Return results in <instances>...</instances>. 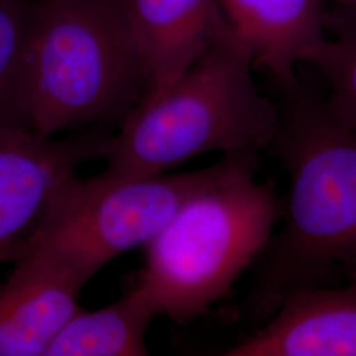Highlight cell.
<instances>
[{"mask_svg":"<svg viewBox=\"0 0 356 356\" xmlns=\"http://www.w3.org/2000/svg\"><path fill=\"white\" fill-rule=\"evenodd\" d=\"M284 92L269 149L288 176V193L251 296L257 316L338 270L356 282V134L301 85Z\"/></svg>","mask_w":356,"mask_h":356,"instance_id":"6da1fadb","label":"cell"},{"mask_svg":"<svg viewBox=\"0 0 356 356\" xmlns=\"http://www.w3.org/2000/svg\"><path fill=\"white\" fill-rule=\"evenodd\" d=\"M254 69L251 51L229 28L173 83L128 113L110 136L104 170L148 176L204 153L269 149L280 104L261 94Z\"/></svg>","mask_w":356,"mask_h":356,"instance_id":"7a4b0ae2","label":"cell"},{"mask_svg":"<svg viewBox=\"0 0 356 356\" xmlns=\"http://www.w3.org/2000/svg\"><path fill=\"white\" fill-rule=\"evenodd\" d=\"M148 76L118 0H32L23 127L42 139L123 122Z\"/></svg>","mask_w":356,"mask_h":356,"instance_id":"3957f363","label":"cell"},{"mask_svg":"<svg viewBox=\"0 0 356 356\" xmlns=\"http://www.w3.org/2000/svg\"><path fill=\"white\" fill-rule=\"evenodd\" d=\"M257 152L229 153L225 170L194 193L151 242L138 285L159 314L185 323L229 293L261 256L280 220L273 181H257Z\"/></svg>","mask_w":356,"mask_h":356,"instance_id":"277c9868","label":"cell"},{"mask_svg":"<svg viewBox=\"0 0 356 356\" xmlns=\"http://www.w3.org/2000/svg\"><path fill=\"white\" fill-rule=\"evenodd\" d=\"M227 163L225 154L216 165L186 173L123 176L103 170L91 178L74 177L31 248L49 252L88 282L116 256L151 242Z\"/></svg>","mask_w":356,"mask_h":356,"instance_id":"5b68a950","label":"cell"},{"mask_svg":"<svg viewBox=\"0 0 356 356\" xmlns=\"http://www.w3.org/2000/svg\"><path fill=\"white\" fill-rule=\"evenodd\" d=\"M110 136L56 140L0 131V264L19 260L81 164L103 157Z\"/></svg>","mask_w":356,"mask_h":356,"instance_id":"8992f818","label":"cell"},{"mask_svg":"<svg viewBox=\"0 0 356 356\" xmlns=\"http://www.w3.org/2000/svg\"><path fill=\"white\" fill-rule=\"evenodd\" d=\"M16 263L0 286V356H42L78 310L86 281L38 247Z\"/></svg>","mask_w":356,"mask_h":356,"instance_id":"52a82bcc","label":"cell"},{"mask_svg":"<svg viewBox=\"0 0 356 356\" xmlns=\"http://www.w3.org/2000/svg\"><path fill=\"white\" fill-rule=\"evenodd\" d=\"M118 3L148 76L147 94L173 83L229 29L218 0Z\"/></svg>","mask_w":356,"mask_h":356,"instance_id":"ba28073f","label":"cell"},{"mask_svg":"<svg viewBox=\"0 0 356 356\" xmlns=\"http://www.w3.org/2000/svg\"><path fill=\"white\" fill-rule=\"evenodd\" d=\"M261 330L227 356H356V282L289 293Z\"/></svg>","mask_w":356,"mask_h":356,"instance_id":"9c48e42d","label":"cell"},{"mask_svg":"<svg viewBox=\"0 0 356 356\" xmlns=\"http://www.w3.org/2000/svg\"><path fill=\"white\" fill-rule=\"evenodd\" d=\"M232 33L247 45L254 67L266 69L282 91L300 85L297 65L326 38L319 0H218Z\"/></svg>","mask_w":356,"mask_h":356,"instance_id":"30bf717a","label":"cell"},{"mask_svg":"<svg viewBox=\"0 0 356 356\" xmlns=\"http://www.w3.org/2000/svg\"><path fill=\"white\" fill-rule=\"evenodd\" d=\"M156 316L152 302L136 284L111 305L91 312L78 307L42 356L148 355L145 331Z\"/></svg>","mask_w":356,"mask_h":356,"instance_id":"8fae6325","label":"cell"},{"mask_svg":"<svg viewBox=\"0 0 356 356\" xmlns=\"http://www.w3.org/2000/svg\"><path fill=\"white\" fill-rule=\"evenodd\" d=\"M334 38H326L306 53L327 85L325 101L334 116L356 134V17L338 20Z\"/></svg>","mask_w":356,"mask_h":356,"instance_id":"7c38bea8","label":"cell"},{"mask_svg":"<svg viewBox=\"0 0 356 356\" xmlns=\"http://www.w3.org/2000/svg\"><path fill=\"white\" fill-rule=\"evenodd\" d=\"M32 0H0V131L23 129V83Z\"/></svg>","mask_w":356,"mask_h":356,"instance_id":"4fadbf2b","label":"cell"},{"mask_svg":"<svg viewBox=\"0 0 356 356\" xmlns=\"http://www.w3.org/2000/svg\"><path fill=\"white\" fill-rule=\"evenodd\" d=\"M342 1H356V0H342Z\"/></svg>","mask_w":356,"mask_h":356,"instance_id":"5bb4252c","label":"cell"}]
</instances>
